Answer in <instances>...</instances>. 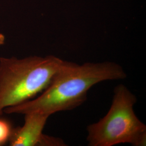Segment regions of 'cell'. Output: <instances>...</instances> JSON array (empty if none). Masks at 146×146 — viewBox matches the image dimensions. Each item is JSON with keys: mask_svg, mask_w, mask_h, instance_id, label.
I'll return each instance as SVG.
<instances>
[{"mask_svg": "<svg viewBox=\"0 0 146 146\" xmlns=\"http://www.w3.org/2000/svg\"><path fill=\"white\" fill-rule=\"evenodd\" d=\"M127 74L114 62L78 64L63 61L50 84L38 97L6 108L7 114L38 112L49 116L56 112L74 110L87 99L89 90L104 81L126 78Z\"/></svg>", "mask_w": 146, "mask_h": 146, "instance_id": "cell-1", "label": "cell"}, {"mask_svg": "<svg viewBox=\"0 0 146 146\" xmlns=\"http://www.w3.org/2000/svg\"><path fill=\"white\" fill-rule=\"evenodd\" d=\"M63 61L53 55L0 58V116L6 108L42 92Z\"/></svg>", "mask_w": 146, "mask_h": 146, "instance_id": "cell-2", "label": "cell"}, {"mask_svg": "<svg viewBox=\"0 0 146 146\" xmlns=\"http://www.w3.org/2000/svg\"><path fill=\"white\" fill-rule=\"evenodd\" d=\"M136 102V96L125 85L117 86L108 113L98 122L87 126L88 146H146V125L134 111Z\"/></svg>", "mask_w": 146, "mask_h": 146, "instance_id": "cell-3", "label": "cell"}, {"mask_svg": "<svg viewBox=\"0 0 146 146\" xmlns=\"http://www.w3.org/2000/svg\"><path fill=\"white\" fill-rule=\"evenodd\" d=\"M22 127L12 129L9 142L11 146H64L61 139L43 133L49 115L38 112L25 114Z\"/></svg>", "mask_w": 146, "mask_h": 146, "instance_id": "cell-4", "label": "cell"}, {"mask_svg": "<svg viewBox=\"0 0 146 146\" xmlns=\"http://www.w3.org/2000/svg\"><path fill=\"white\" fill-rule=\"evenodd\" d=\"M12 128L10 123L7 120L0 117V146H2L8 141Z\"/></svg>", "mask_w": 146, "mask_h": 146, "instance_id": "cell-5", "label": "cell"}, {"mask_svg": "<svg viewBox=\"0 0 146 146\" xmlns=\"http://www.w3.org/2000/svg\"><path fill=\"white\" fill-rule=\"evenodd\" d=\"M5 42V36L2 34L0 33V45H2Z\"/></svg>", "mask_w": 146, "mask_h": 146, "instance_id": "cell-6", "label": "cell"}]
</instances>
